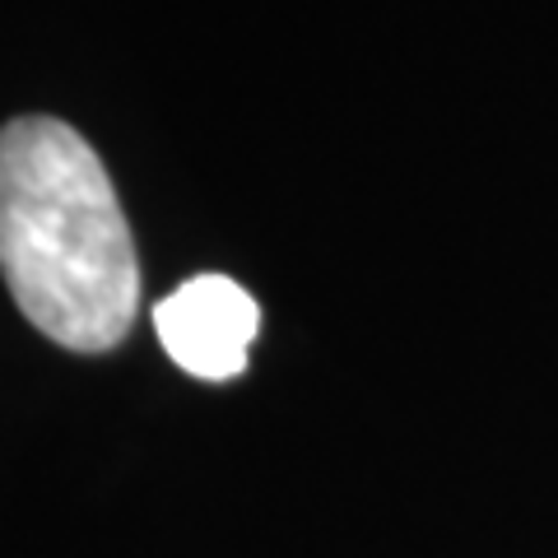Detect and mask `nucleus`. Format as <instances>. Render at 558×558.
I'll list each match as a JSON object with an SVG mask.
<instances>
[{
    "mask_svg": "<svg viewBox=\"0 0 558 558\" xmlns=\"http://www.w3.org/2000/svg\"><path fill=\"white\" fill-rule=\"evenodd\" d=\"M0 275L24 317L75 354L121 344L135 322L140 266L117 186L57 117L0 131Z\"/></svg>",
    "mask_w": 558,
    "mask_h": 558,
    "instance_id": "nucleus-1",
    "label": "nucleus"
},
{
    "mask_svg": "<svg viewBox=\"0 0 558 558\" xmlns=\"http://www.w3.org/2000/svg\"><path fill=\"white\" fill-rule=\"evenodd\" d=\"M154 330L182 373L229 381L247 368V349L260 330V307L229 275H196L154 307Z\"/></svg>",
    "mask_w": 558,
    "mask_h": 558,
    "instance_id": "nucleus-2",
    "label": "nucleus"
}]
</instances>
